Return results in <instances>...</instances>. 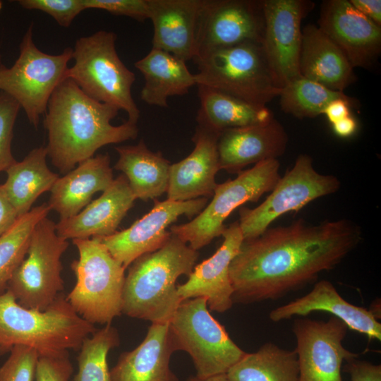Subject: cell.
Instances as JSON below:
<instances>
[{
	"label": "cell",
	"mask_w": 381,
	"mask_h": 381,
	"mask_svg": "<svg viewBox=\"0 0 381 381\" xmlns=\"http://www.w3.org/2000/svg\"><path fill=\"white\" fill-rule=\"evenodd\" d=\"M361 240L360 229L347 219L268 228L243 241L230 264L234 302L277 300L299 289L336 267Z\"/></svg>",
	"instance_id": "cell-1"
},
{
	"label": "cell",
	"mask_w": 381,
	"mask_h": 381,
	"mask_svg": "<svg viewBox=\"0 0 381 381\" xmlns=\"http://www.w3.org/2000/svg\"><path fill=\"white\" fill-rule=\"evenodd\" d=\"M47 109V156L63 174L93 157L100 147L138 136L136 124L111 123L118 108L90 97L70 78L56 87Z\"/></svg>",
	"instance_id": "cell-2"
},
{
	"label": "cell",
	"mask_w": 381,
	"mask_h": 381,
	"mask_svg": "<svg viewBox=\"0 0 381 381\" xmlns=\"http://www.w3.org/2000/svg\"><path fill=\"white\" fill-rule=\"evenodd\" d=\"M198 258V250L172 234L160 248L138 258L125 277L122 313L152 323L169 322L182 301L176 280L189 276Z\"/></svg>",
	"instance_id": "cell-3"
},
{
	"label": "cell",
	"mask_w": 381,
	"mask_h": 381,
	"mask_svg": "<svg viewBox=\"0 0 381 381\" xmlns=\"http://www.w3.org/2000/svg\"><path fill=\"white\" fill-rule=\"evenodd\" d=\"M95 330L63 296L45 310H38L20 305L8 290L0 293V354L24 345L40 356L68 355L71 349L79 350Z\"/></svg>",
	"instance_id": "cell-4"
},
{
	"label": "cell",
	"mask_w": 381,
	"mask_h": 381,
	"mask_svg": "<svg viewBox=\"0 0 381 381\" xmlns=\"http://www.w3.org/2000/svg\"><path fill=\"white\" fill-rule=\"evenodd\" d=\"M196 85H203L246 102L266 106L279 95L262 42H246L212 49L194 59Z\"/></svg>",
	"instance_id": "cell-5"
},
{
	"label": "cell",
	"mask_w": 381,
	"mask_h": 381,
	"mask_svg": "<svg viewBox=\"0 0 381 381\" xmlns=\"http://www.w3.org/2000/svg\"><path fill=\"white\" fill-rule=\"evenodd\" d=\"M114 32L99 30L79 38L73 49L74 64L70 78L90 97L123 110L128 121L136 124L140 111L131 94L134 73L119 58Z\"/></svg>",
	"instance_id": "cell-6"
},
{
	"label": "cell",
	"mask_w": 381,
	"mask_h": 381,
	"mask_svg": "<svg viewBox=\"0 0 381 381\" xmlns=\"http://www.w3.org/2000/svg\"><path fill=\"white\" fill-rule=\"evenodd\" d=\"M72 241L79 257L71 265L76 282L66 298L87 322L111 324L122 313L126 269L98 238Z\"/></svg>",
	"instance_id": "cell-7"
},
{
	"label": "cell",
	"mask_w": 381,
	"mask_h": 381,
	"mask_svg": "<svg viewBox=\"0 0 381 381\" xmlns=\"http://www.w3.org/2000/svg\"><path fill=\"white\" fill-rule=\"evenodd\" d=\"M169 327L176 351L190 355L199 378L226 374L246 354L212 316L204 298L182 301Z\"/></svg>",
	"instance_id": "cell-8"
},
{
	"label": "cell",
	"mask_w": 381,
	"mask_h": 381,
	"mask_svg": "<svg viewBox=\"0 0 381 381\" xmlns=\"http://www.w3.org/2000/svg\"><path fill=\"white\" fill-rule=\"evenodd\" d=\"M72 58L71 47L55 55L40 51L33 42L31 25L13 65L7 68L0 64V90L19 104L34 127L38 126L52 93L66 78L68 63Z\"/></svg>",
	"instance_id": "cell-9"
},
{
	"label": "cell",
	"mask_w": 381,
	"mask_h": 381,
	"mask_svg": "<svg viewBox=\"0 0 381 381\" xmlns=\"http://www.w3.org/2000/svg\"><path fill=\"white\" fill-rule=\"evenodd\" d=\"M277 159H267L242 170L232 180L217 184L212 200L190 222L171 226L170 231L193 250H198L221 236L224 221L237 207L257 202L271 191L280 178Z\"/></svg>",
	"instance_id": "cell-10"
},
{
	"label": "cell",
	"mask_w": 381,
	"mask_h": 381,
	"mask_svg": "<svg viewBox=\"0 0 381 381\" xmlns=\"http://www.w3.org/2000/svg\"><path fill=\"white\" fill-rule=\"evenodd\" d=\"M68 246L47 217L35 226L27 255L7 284L22 306L45 310L64 289L61 257Z\"/></svg>",
	"instance_id": "cell-11"
},
{
	"label": "cell",
	"mask_w": 381,
	"mask_h": 381,
	"mask_svg": "<svg viewBox=\"0 0 381 381\" xmlns=\"http://www.w3.org/2000/svg\"><path fill=\"white\" fill-rule=\"evenodd\" d=\"M339 186L336 176L318 172L311 157L300 155L264 202L253 209H240L238 224L243 241L258 237L281 215L297 212L314 200L335 193Z\"/></svg>",
	"instance_id": "cell-12"
},
{
	"label": "cell",
	"mask_w": 381,
	"mask_h": 381,
	"mask_svg": "<svg viewBox=\"0 0 381 381\" xmlns=\"http://www.w3.org/2000/svg\"><path fill=\"white\" fill-rule=\"evenodd\" d=\"M307 0H262V45L279 88L301 77V22L313 9Z\"/></svg>",
	"instance_id": "cell-13"
},
{
	"label": "cell",
	"mask_w": 381,
	"mask_h": 381,
	"mask_svg": "<svg viewBox=\"0 0 381 381\" xmlns=\"http://www.w3.org/2000/svg\"><path fill=\"white\" fill-rule=\"evenodd\" d=\"M292 329L299 381H342L343 362L358 357L342 344L348 330L345 323L334 316L326 321L298 318Z\"/></svg>",
	"instance_id": "cell-14"
},
{
	"label": "cell",
	"mask_w": 381,
	"mask_h": 381,
	"mask_svg": "<svg viewBox=\"0 0 381 381\" xmlns=\"http://www.w3.org/2000/svg\"><path fill=\"white\" fill-rule=\"evenodd\" d=\"M207 198L186 201L155 200L152 209L122 231L97 237L111 255L125 268L138 258L160 248L171 237L167 229L181 215L192 218L207 205Z\"/></svg>",
	"instance_id": "cell-15"
},
{
	"label": "cell",
	"mask_w": 381,
	"mask_h": 381,
	"mask_svg": "<svg viewBox=\"0 0 381 381\" xmlns=\"http://www.w3.org/2000/svg\"><path fill=\"white\" fill-rule=\"evenodd\" d=\"M262 1L204 0L197 32V56L246 42H262Z\"/></svg>",
	"instance_id": "cell-16"
},
{
	"label": "cell",
	"mask_w": 381,
	"mask_h": 381,
	"mask_svg": "<svg viewBox=\"0 0 381 381\" xmlns=\"http://www.w3.org/2000/svg\"><path fill=\"white\" fill-rule=\"evenodd\" d=\"M318 27L341 49L353 68H368L380 54L381 26L348 0L324 1Z\"/></svg>",
	"instance_id": "cell-17"
},
{
	"label": "cell",
	"mask_w": 381,
	"mask_h": 381,
	"mask_svg": "<svg viewBox=\"0 0 381 381\" xmlns=\"http://www.w3.org/2000/svg\"><path fill=\"white\" fill-rule=\"evenodd\" d=\"M222 236L224 241L217 251L193 268L186 282L177 286L181 301L202 297L210 310L218 313L227 311L234 303L229 267L243 241L238 222L226 227Z\"/></svg>",
	"instance_id": "cell-18"
},
{
	"label": "cell",
	"mask_w": 381,
	"mask_h": 381,
	"mask_svg": "<svg viewBox=\"0 0 381 381\" xmlns=\"http://www.w3.org/2000/svg\"><path fill=\"white\" fill-rule=\"evenodd\" d=\"M219 133L197 126L194 148L183 159L170 164L167 199L186 201L213 195L220 170L217 151Z\"/></svg>",
	"instance_id": "cell-19"
},
{
	"label": "cell",
	"mask_w": 381,
	"mask_h": 381,
	"mask_svg": "<svg viewBox=\"0 0 381 381\" xmlns=\"http://www.w3.org/2000/svg\"><path fill=\"white\" fill-rule=\"evenodd\" d=\"M287 143L286 131L274 118L266 123L224 130L217 140L220 169L238 174L246 166L277 159Z\"/></svg>",
	"instance_id": "cell-20"
},
{
	"label": "cell",
	"mask_w": 381,
	"mask_h": 381,
	"mask_svg": "<svg viewBox=\"0 0 381 381\" xmlns=\"http://www.w3.org/2000/svg\"><path fill=\"white\" fill-rule=\"evenodd\" d=\"M152 48L184 61L197 56L198 20L204 0H147Z\"/></svg>",
	"instance_id": "cell-21"
},
{
	"label": "cell",
	"mask_w": 381,
	"mask_h": 381,
	"mask_svg": "<svg viewBox=\"0 0 381 381\" xmlns=\"http://www.w3.org/2000/svg\"><path fill=\"white\" fill-rule=\"evenodd\" d=\"M135 200L122 174L76 215L60 220L57 234L66 240L105 237L114 234Z\"/></svg>",
	"instance_id": "cell-22"
},
{
	"label": "cell",
	"mask_w": 381,
	"mask_h": 381,
	"mask_svg": "<svg viewBox=\"0 0 381 381\" xmlns=\"http://www.w3.org/2000/svg\"><path fill=\"white\" fill-rule=\"evenodd\" d=\"M332 314L348 329L363 334L369 339L381 340V324L369 309L346 301L327 280L318 282L305 296L270 311V320L278 322L294 316H306L313 312Z\"/></svg>",
	"instance_id": "cell-23"
},
{
	"label": "cell",
	"mask_w": 381,
	"mask_h": 381,
	"mask_svg": "<svg viewBox=\"0 0 381 381\" xmlns=\"http://www.w3.org/2000/svg\"><path fill=\"white\" fill-rule=\"evenodd\" d=\"M175 351L169 322L152 323L143 341L121 354L110 371L111 381H178L169 368Z\"/></svg>",
	"instance_id": "cell-24"
},
{
	"label": "cell",
	"mask_w": 381,
	"mask_h": 381,
	"mask_svg": "<svg viewBox=\"0 0 381 381\" xmlns=\"http://www.w3.org/2000/svg\"><path fill=\"white\" fill-rule=\"evenodd\" d=\"M114 179L108 154L93 156L57 179L47 204L60 220L72 217L91 202L95 193L106 190Z\"/></svg>",
	"instance_id": "cell-25"
},
{
	"label": "cell",
	"mask_w": 381,
	"mask_h": 381,
	"mask_svg": "<svg viewBox=\"0 0 381 381\" xmlns=\"http://www.w3.org/2000/svg\"><path fill=\"white\" fill-rule=\"evenodd\" d=\"M299 68L301 76L335 91L344 92L356 79L341 49L313 24L302 30Z\"/></svg>",
	"instance_id": "cell-26"
},
{
	"label": "cell",
	"mask_w": 381,
	"mask_h": 381,
	"mask_svg": "<svg viewBox=\"0 0 381 381\" xmlns=\"http://www.w3.org/2000/svg\"><path fill=\"white\" fill-rule=\"evenodd\" d=\"M134 66L145 79L141 99L150 105L167 107L168 97L186 95L196 85L186 61L163 50L152 48Z\"/></svg>",
	"instance_id": "cell-27"
},
{
	"label": "cell",
	"mask_w": 381,
	"mask_h": 381,
	"mask_svg": "<svg viewBox=\"0 0 381 381\" xmlns=\"http://www.w3.org/2000/svg\"><path fill=\"white\" fill-rule=\"evenodd\" d=\"M200 108L198 126L217 133L234 128L266 123L274 116L266 107L255 104L203 85H197Z\"/></svg>",
	"instance_id": "cell-28"
},
{
	"label": "cell",
	"mask_w": 381,
	"mask_h": 381,
	"mask_svg": "<svg viewBox=\"0 0 381 381\" xmlns=\"http://www.w3.org/2000/svg\"><path fill=\"white\" fill-rule=\"evenodd\" d=\"M115 150L119 159L114 167L126 177L135 200H155L167 192L170 163L160 152H152L143 140Z\"/></svg>",
	"instance_id": "cell-29"
},
{
	"label": "cell",
	"mask_w": 381,
	"mask_h": 381,
	"mask_svg": "<svg viewBox=\"0 0 381 381\" xmlns=\"http://www.w3.org/2000/svg\"><path fill=\"white\" fill-rule=\"evenodd\" d=\"M46 147L35 148L6 171L7 177L2 186L18 217L28 212L35 200L51 190L59 178L48 167Z\"/></svg>",
	"instance_id": "cell-30"
},
{
	"label": "cell",
	"mask_w": 381,
	"mask_h": 381,
	"mask_svg": "<svg viewBox=\"0 0 381 381\" xmlns=\"http://www.w3.org/2000/svg\"><path fill=\"white\" fill-rule=\"evenodd\" d=\"M229 381H299L294 351L269 342L246 353L226 373Z\"/></svg>",
	"instance_id": "cell-31"
},
{
	"label": "cell",
	"mask_w": 381,
	"mask_h": 381,
	"mask_svg": "<svg viewBox=\"0 0 381 381\" xmlns=\"http://www.w3.org/2000/svg\"><path fill=\"white\" fill-rule=\"evenodd\" d=\"M50 210L47 202L32 208L0 236V291L25 258L35 226Z\"/></svg>",
	"instance_id": "cell-32"
},
{
	"label": "cell",
	"mask_w": 381,
	"mask_h": 381,
	"mask_svg": "<svg viewBox=\"0 0 381 381\" xmlns=\"http://www.w3.org/2000/svg\"><path fill=\"white\" fill-rule=\"evenodd\" d=\"M279 96L282 111L298 119L323 114L326 107L334 99L353 98L303 76L284 86Z\"/></svg>",
	"instance_id": "cell-33"
},
{
	"label": "cell",
	"mask_w": 381,
	"mask_h": 381,
	"mask_svg": "<svg viewBox=\"0 0 381 381\" xmlns=\"http://www.w3.org/2000/svg\"><path fill=\"white\" fill-rule=\"evenodd\" d=\"M119 343L118 331L111 324L86 337L79 349L78 372L74 381H111L107 355Z\"/></svg>",
	"instance_id": "cell-34"
},
{
	"label": "cell",
	"mask_w": 381,
	"mask_h": 381,
	"mask_svg": "<svg viewBox=\"0 0 381 381\" xmlns=\"http://www.w3.org/2000/svg\"><path fill=\"white\" fill-rule=\"evenodd\" d=\"M40 356L34 349L16 345L0 367V381H32Z\"/></svg>",
	"instance_id": "cell-35"
},
{
	"label": "cell",
	"mask_w": 381,
	"mask_h": 381,
	"mask_svg": "<svg viewBox=\"0 0 381 381\" xmlns=\"http://www.w3.org/2000/svg\"><path fill=\"white\" fill-rule=\"evenodd\" d=\"M19 104L5 93L0 94V172L6 171L16 160L11 152L15 121Z\"/></svg>",
	"instance_id": "cell-36"
},
{
	"label": "cell",
	"mask_w": 381,
	"mask_h": 381,
	"mask_svg": "<svg viewBox=\"0 0 381 381\" xmlns=\"http://www.w3.org/2000/svg\"><path fill=\"white\" fill-rule=\"evenodd\" d=\"M19 5L28 10H40L50 15L59 25L68 27L85 9L83 0H20Z\"/></svg>",
	"instance_id": "cell-37"
},
{
	"label": "cell",
	"mask_w": 381,
	"mask_h": 381,
	"mask_svg": "<svg viewBox=\"0 0 381 381\" xmlns=\"http://www.w3.org/2000/svg\"><path fill=\"white\" fill-rule=\"evenodd\" d=\"M85 9H102L143 21L149 18L147 0H83Z\"/></svg>",
	"instance_id": "cell-38"
},
{
	"label": "cell",
	"mask_w": 381,
	"mask_h": 381,
	"mask_svg": "<svg viewBox=\"0 0 381 381\" xmlns=\"http://www.w3.org/2000/svg\"><path fill=\"white\" fill-rule=\"evenodd\" d=\"M73 371L69 354L61 356H40L35 375L36 381H69Z\"/></svg>",
	"instance_id": "cell-39"
},
{
	"label": "cell",
	"mask_w": 381,
	"mask_h": 381,
	"mask_svg": "<svg viewBox=\"0 0 381 381\" xmlns=\"http://www.w3.org/2000/svg\"><path fill=\"white\" fill-rule=\"evenodd\" d=\"M344 370L351 381H381V366L370 362L357 360L346 362Z\"/></svg>",
	"instance_id": "cell-40"
},
{
	"label": "cell",
	"mask_w": 381,
	"mask_h": 381,
	"mask_svg": "<svg viewBox=\"0 0 381 381\" xmlns=\"http://www.w3.org/2000/svg\"><path fill=\"white\" fill-rule=\"evenodd\" d=\"M357 99H337L331 102L325 109L323 114H325L328 121L332 124L345 117L350 116V108L357 107Z\"/></svg>",
	"instance_id": "cell-41"
},
{
	"label": "cell",
	"mask_w": 381,
	"mask_h": 381,
	"mask_svg": "<svg viewBox=\"0 0 381 381\" xmlns=\"http://www.w3.org/2000/svg\"><path fill=\"white\" fill-rule=\"evenodd\" d=\"M18 215L0 184V236L16 221Z\"/></svg>",
	"instance_id": "cell-42"
},
{
	"label": "cell",
	"mask_w": 381,
	"mask_h": 381,
	"mask_svg": "<svg viewBox=\"0 0 381 381\" xmlns=\"http://www.w3.org/2000/svg\"><path fill=\"white\" fill-rule=\"evenodd\" d=\"M349 1L361 13L381 26L380 0H349Z\"/></svg>",
	"instance_id": "cell-43"
},
{
	"label": "cell",
	"mask_w": 381,
	"mask_h": 381,
	"mask_svg": "<svg viewBox=\"0 0 381 381\" xmlns=\"http://www.w3.org/2000/svg\"><path fill=\"white\" fill-rule=\"evenodd\" d=\"M334 133L341 138H349L356 133L357 122L351 115L332 124Z\"/></svg>",
	"instance_id": "cell-44"
},
{
	"label": "cell",
	"mask_w": 381,
	"mask_h": 381,
	"mask_svg": "<svg viewBox=\"0 0 381 381\" xmlns=\"http://www.w3.org/2000/svg\"><path fill=\"white\" fill-rule=\"evenodd\" d=\"M187 381H229L226 374L217 375L206 378H199L196 376L190 377Z\"/></svg>",
	"instance_id": "cell-45"
},
{
	"label": "cell",
	"mask_w": 381,
	"mask_h": 381,
	"mask_svg": "<svg viewBox=\"0 0 381 381\" xmlns=\"http://www.w3.org/2000/svg\"><path fill=\"white\" fill-rule=\"evenodd\" d=\"M2 6H3V3H2L1 1H0V12L1 11V9H2Z\"/></svg>",
	"instance_id": "cell-46"
}]
</instances>
